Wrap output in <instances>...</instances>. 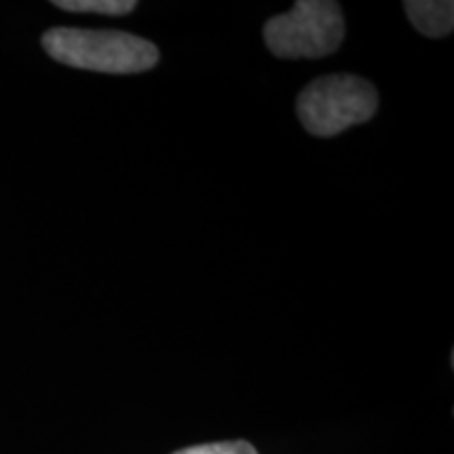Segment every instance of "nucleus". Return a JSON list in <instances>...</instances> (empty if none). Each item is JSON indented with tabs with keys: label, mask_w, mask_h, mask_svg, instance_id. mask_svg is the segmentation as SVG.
Returning <instances> with one entry per match:
<instances>
[{
	"label": "nucleus",
	"mask_w": 454,
	"mask_h": 454,
	"mask_svg": "<svg viewBox=\"0 0 454 454\" xmlns=\"http://www.w3.org/2000/svg\"><path fill=\"white\" fill-rule=\"evenodd\" d=\"M43 47L59 64L101 74H139L160 59L147 38L118 30L53 27L44 32Z\"/></svg>",
	"instance_id": "obj_1"
},
{
	"label": "nucleus",
	"mask_w": 454,
	"mask_h": 454,
	"mask_svg": "<svg viewBox=\"0 0 454 454\" xmlns=\"http://www.w3.org/2000/svg\"><path fill=\"white\" fill-rule=\"evenodd\" d=\"M377 107V89L354 74L316 78L297 99L299 121L316 137H334L356 124L368 122Z\"/></svg>",
	"instance_id": "obj_2"
},
{
	"label": "nucleus",
	"mask_w": 454,
	"mask_h": 454,
	"mask_svg": "<svg viewBox=\"0 0 454 454\" xmlns=\"http://www.w3.org/2000/svg\"><path fill=\"white\" fill-rule=\"evenodd\" d=\"M263 36L280 59H320L343 43V11L333 0H299L288 13L271 17Z\"/></svg>",
	"instance_id": "obj_3"
},
{
	"label": "nucleus",
	"mask_w": 454,
	"mask_h": 454,
	"mask_svg": "<svg viewBox=\"0 0 454 454\" xmlns=\"http://www.w3.org/2000/svg\"><path fill=\"white\" fill-rule=\"evenodd\" d=\"M404 9L411 24L423 36L444 38L454 30V3L450 0H408Z\"/></svg>",
	"instance_id": "obj_4"
},
{
	"label": "nucleus",
	"mask_w": 454,
	"mask_h": 454,
	"mask_svg": "<svg viewBox=\"0 0 454 454\" xmlns=\"http://www.w3.org/2000/svg\"><path fill=\"white\" fill-rule=\"evenodd\" d=\"M57 9L70 11V13H98L122 17L137 9L135 0H55Z\"/></svg>",
	"instance_id": "obj_5"
},
{
	"label": "nucleus",
	"mask_w": 454,
	"mask_h": 454,
	"mask_svg": "<svg viewBox=\"0 0 454 454\" xmlns=\"http://www.w3.org/2000/svg\"><path fill=\"white\" fill-rule=\"evenodd\" d=\"M173 454H259V452L254 450V446L248 444V442L236 440V442H215V444L190 446Z\"/></svg>",
	"instance_id": "obj_6"
}]
</instances>
